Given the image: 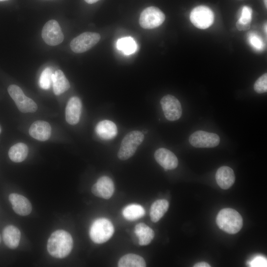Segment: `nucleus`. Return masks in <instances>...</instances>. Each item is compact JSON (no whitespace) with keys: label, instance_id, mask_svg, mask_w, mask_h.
<instances>
[{"label":"nucleus","instance_id":"nucleus-1","mask_svg":"<svg viewBox=\"0 0 267 267\" xmlns=\"http://www.w3.org/2000/svg\"><path fill=\"white\" fill-rule=\"evenodd\" d=\"M73 241L71 234L64 230H57L49 237L47 249L49 254L56 258H64L71 252Z\"/></svg>","mask_w":267,"mask_h":267},{"label":"nucleus","instance_id":"nucleus-2","mask_svg":"<svg viewBox=\"0 0 267 267\" xmlns=\"http://www.w3.org/2000/svg\"><path fill=\"white\" fill-rule=\"evenodd\" d=\"M216 222L218 227L229 234L238 232L243 225V219L240 214L231 208H224L218 214Z\"/></svg>","mask_w":267,"mask_h":267},{"label":"nucleus","instance_id":"nucleus-3","mask_svg":"<svg viewBox=\"0 0 267 267\" xmlns=\"http://www.w3.org/2000/svg\"><path fill=\"white\" fill-rule=\"evenodd\" d=\"M114 227L107 219L101 218L95 220L91 224L89 235L91 240L97 244L107 241L113 235Z\"/></svg>","mask_w":267,"mask_h":267},{"label":"nucleus","instance_id":"nucleus-4","mask_svg":"<svg viewBox=\"0 0 267 267\" xmlns=\"http://www.w3.org/2000/svg\"><path fill=\"white\" fill-rule=\"evenodd\" d=\"M144 138L143 133L133 131L123 138L118 152V157L121 160H126L131 157L135 152L138 146Z\"/></svg>","mask_w":267,"mask_h":267},{"label":"nucleus","instance_id":"nucleus-5","mask_svg":"<svg viewBox=\"0 0 267 267\" xmlns=\"http://www.w3.org/2000/svg\"><path fill=\"white\" fill-rule=\"evenodd\" d=\"M7 90L21 112L34 113L37 110V104L31 98L26 96L18 86L11 85L8 87Z\"/></svg>","mask_w":267,"mask_h":267},{"label":"nucleus","instance_id":"nucleus-6","mask_svg":"<svg viewBox=\"0 0 267 267\" xmlns=\"http://www.w3.org/2000/svg\"><path fill=\"white\" fill-rule=\"evenodd\" d=\"M165 20L164 13L159 8L151 6L141 12L139 23L144 29H151L160 26Z\"/></svg>","mask_w":267,"mask_h":267},{"label":"nucleus","instance_id":"nucleus-7","mask_svg":"<svg viewBox=\"0 0 267 267\" xmlns=\"http://www.w3.org/2000/svg\"><path fill=\"white\" fill-rule=\"evenodd\" d=\"M189 17L193 25L200 29L208 28L214 21L213 11L205 5H199L194 8L190 12Z\"/></svg>","mask_w":267,"mask_h":267},{"label":"nucleus","instance_id":"nucleus-8","mask_svg":"<svg viewBox=\"0 0 267 267\" xmlns=\"http://www.w3.org/2000/svg\"><path fill=\"white\" fill-rule=\"evenodd\" d=\"M100 38V35L98 33L85 32L74 38L70 43V46L73 52L77 53H83L93 47Z\"/></svg>","mask_w":267,"mask_h":267},{"label":"nucleus","instance_id":"nucleus-9","mask_svg":"<svg viewBox=\"0 0 267 267\" xmlns=\"http://www.w3.org/2000/svg\"><path fill=\"white\" fill-rule=\"evenodd\" d=\"M42 37L44 42L49 45L54 46L61 43L64 35L58 22L55 20L47 21L44 26Z\"/></svg>","mask_w":267,"mask_h":267},{"label":"nucleus","instance_id":"nucleus-10","mask_svg":"<svg viewBox=\"0 0 267 267\" xmlns=\"http://www.w3.org/2000/svg\"><path fill=\"white\" fill-rule=\"evenodd\" d=\"M189 141L195 147L211 148L218 145L220 138L216 134L197 131L190 135Z\"/></svg>","mask_w":267,"mask_h":267},{"label":"nucleus","instance_id":"nucleus-11","mask_svg":"<svg viewBox=\"0 0 267 267\" xmlns=\"http://www.w3.org/2000/svg\"><path fill=\"white\" fill-rule=\"evenodd\" d=\"M160 103L167 120L174 121L180 118L182 114L181 104L175 96L167 94L161 98Z\"/></svg>","mask_w":267,"mask_h":267},{"label":"nucleus","instance_id":"nucleus-12","mask_svg":"<svg viewBox=\"0 0 267 267\" xmlns=\"http://www.w3.org/2000/svg\"><path fill=\"white\" fill-rule=\"evenodd\" d=\"M114 189V184L111 178L102 176L93 185L91 192L96 196L108 199L112 196Z\"/></svg>","mask_w":267,"mask_h":267},{"label":"nucleus","instance_id":"nucleus-13","mask_svg":"<svg viewBox=\"0 0 267 267\" xmlns=\"http://www.w3.org/2000/svg\"><path fill=\"white\" fill-rule=\"evenodd\" d=\"M154 158L165 171L174 169L178 165L177 156L172 151L165 148L156 150L154 153Z\"/></svg>","mask_w":267,"mask_h":267},{"label":"nucleus","instance_id":"nucleus-14","mask_svg":"<svg viewBox=\"0 0 267 267\" xmlns=\"http://www.w3.org/2000/svg\"><path fill=\"white\" fill-rule=\"evenodd\" d=\"M82 102L77 96H73L69 100L65 109V119L72 125L77 124L81 114Z\"/></svg>","mask_w":267,"mask_h":267},{"label":"nucleus","instance_id":"nucleus-15","mask_svg":"<svg viewBox=\"0 0 267 267\" xmlns=\"http://www.w3.org/2000/svg\"><path fill=\"white\" fill-rule=\"evenodd\" d=\"M9 200L14 211L19 215L25 216L29 215L32 210V205L29 200L24 196L11 193L9 195Z\"/></svg>","mask_w":267,"mask_h":267},{"label":"nucleus","instance_id":"nucleus-16","mask_svg":"<svg viewBox=\"0 0 267 267\" xmlns=\"http://www.w3.org/2000/svg\"><path fill=\"white\" fill-rule=\"evenodd\" d=\"M29 132L32 137L43 141L49 138L51 128L48 122L44 121H37L31 125Z\"/></svg>","mask_w":267,"mask_h":267},{"label":"nucleus","instance_id":"nucleus-17","mask_svg":"<svg viewBox=\"0 0 267 267\" xmlns=\"http://www.w3.org/2000/svg\"><path fill=\"white\" fill-rule=\"evenodd\" d=\"M235 179L233 170L228 166L220 167L216 174L217 183L223 189L229 188L234 183Z\"/></svg>","mask_w":267,"mask_h":267},{"label":"nucleus","instance_id":"nucleus-18","mask_svg":"<svg viewBox=\"0 0 267 267\" xmlns=\"http://www.w3.org/2000/svg\"><path fill=\"white\" fill-rule=\"evenodd\" d=\"M21 238L19 229L12 225L4 227L2 232V239L5 245L10 249H15L18 246Z\"/></svg>","mask_w":267,"mask_h":267},{"label":"nucleus","instance_id":"nucleus-19","mask_svg":"<svg viewBox=\"0 0 267 267\" xmlns=\"http://www.w3.org/2000/svg\"><path fill=\"white\" fill-rule=\"evenodd\" d=\"M95 132L101 138L111 139L116 136L118 130L114 123L110 120H105L97 124Z\"/></svg>","mask_w":267,"mask_h":267},{"label":"nucleus","instance_id":"nucleus-20","mask_svg":"<svg viewBox=\"0 0 267 267\" xmlns=\"http://www.w3.org/2000/svg\"><path fill=\"white\" fill-rule=\"evenodd\" d=\"M134 233L138 238L140 245H147L150 243L154 237L152 228L144 223H139L134 227Z\"/></svg>","mask_w":267,"mask_h":267},{"label":"nucleus","instance_id":"nucleus-21","mask_svg":"<svg viewBox=\"0 0 267 267\" xmlns=\"http://www.w3.org/2000/svg\"><path fill=\"white\" fill-rule=\"evenodd\" d=\"M169 207V203L166 199H158L151 206L150 217L152 222H158L166 213Z\"/></svg>","mask_w":267,"mask_h":267},{"label":"nucleus","instance_id":"nucleus-22","mask_svg":"<svg viewBox=\"0 0 267 267\" xmlns=\"http://www.w3.org/2000/svg\"><path fill=\"white\" fill-rule=\"evenodd\" d=\"M53 92L59 95L67 90L70 87V83L60 70H56L52 77Z\"/></svg>","mask_w":267,"mask_h":267},{"label":"nucleus","instance_id":"nucleus-23","mask_svg":"<svg viewBox=\"0 0 267 267\" xmlns=\"http://www.w3.org/2000/svg\"><path fill=\"white\" fill-rule=\"evenodd\" d=\"M28 150V147L26 144L19 142L10 147L8 151V156L13 162H21L26 158Z\"/></svg>","mask_w":267,"mask_h":267},{"label":"nucleus","instance_id":"nucleus-24","mask_svg":"<svg viewBox=\"0 0 267 267\" xmlns=\"http://www.w3.org/2000/svg\"><path fill=\"white\" fill-rule=\"evenodd\" d=\"M119 267H144L146 263L144 259L135 254H128L122 257L119 260Z\"/></svg>","mask_w":267,"mask_h":267},{"label":"nucleus","instance_id":"nucleus-25","mask_svg":"<svg viewBox=\"0 0 267 267\" xmlns=\"http://www.w3.org/2000/svg\"><path fill=\"white\" fill-rule=\"evenodd\" d=\"M145 210L143 207L138 204H132L125 207L122 214L125 219L128 221H133L140 219L145 215Z\"/></svg>","mask_w":267,"mask_h":267},{"label":"nucleus","instance_id":"nucleus-26","mask_svg":"<svg viewBox=\"0 0 267 267\" xmlns=\"http://www.w3.org/2000/svg\"><path fill=\"white\" fill-rule=\"evenodd\" d=\"M117 46L126 54H131L135 52L137 45L134 40L131 37H124L118 40Z\"/></svg>","mask_w":267,"mask_h":267},{"label":"nucleus","instance_id":"nucleus-27","mask_svg":"<svg viewBox=\"0 0 267 267\" xmlns=\"http://www.w3.org/2000/svg\"><path fill=\"white\" fill-rule=\"evenodd\" d=\"M53 74L50 68H46L42 73L40 78V87L44 89H48L52 82Z\"/></svg>","mask_w":267,"mask_h":267},{"label":"nucleus","instance_id":"nucleus-28","mask_svg":"<svg viewBox=\"0 0 267 267\" xmlns=\"http://www.w3.org/2000/svg\"><path fill=\"white\" fill-rule=\"evenodd\" d=\"M248 41L250 44L256 50L261 51L264 49L265 44L262 38L257 34L252 32L248 35Z\"/></svg>","mask_w":267,"mask_h":267},{"label":"nucleus","instance_id":"nucleus-29","mask_svg":"<svg viewBox=\"0 0 267 267\" xmlns=\"http://www.w3.org/2000/svg\"><path fill=\"white\" fill-rule=\"evenodd\" d=\"M255 91L258 93H263L267 91V74L265 73L255 82L254 85Z\"/></svg>","mask_w":267,"mask_h":267},{"label":"nucleus","instance_id":"nucleus-30","mask_svg":"<svg viewBox=\"0 0 267 267\" xmlns=\"http://www.w3.org/2000/svg\"><path fill=\"white\" fill-rule=\"evenodd\" d=\"M252 9L248 6L242 7L241 15L238 21L244 24H250L252 18Z\"/></svg>","mask_w":267,"mask_h":267},{"label":"nucleus","instance_id":"nucleus-31","mask_svg":"<svg viewBox=\"0 0 267 267\" xmlns=\"http://www.w3.org/2000/svg\"><path fill=\"white\" fill-rule=\"evenodd\" d=\"M236 26L239 31H245L250 28V24H244L237 21Z\"/></svg>","mask_w":267,"mask_h":267},{"label":"nucleus","instance_id":"nucleus-32","mask_svg":"<svg viewBox=\"0 0 267 267\" xmlns=\"http://www.w3.org/2000/svg\"><path fill=\"white\" fill-rule=\"evenodd\" d=\"M263 260L262 258H256L255 260V261H254V264L255 265L254 267H261V266H263L262 265H265V261H262Z\"/></svg>","mask_w":267,"mask_h":267},{"label":"nucleus","instance_id":"nucleus-33","mask_svg":"<svg viewBox=\"0 0 267 267\" xmlns=\"http://www.w3.org/2000/svg\"><path fill=\"white\" fill-rule=\"evenodd\" d=\"M194 267H210L211 266L205 262H201L195 264Z\"/></svg>","mask_w":267,"mask_h":267},{"label":"nucleus","instance_id":"nucleus-34","mask_svg":"<svg viewBox=\"0 0 267 267\" xmlns=\"http://www.w3.org/2000/svg\"><path fill=\"white\" fill-rule=\"evenodd\" d=\"M100 0H85V1L89 3V4H92V3H95L96 2H97L98 1H99Z\"/></svg>","mask_w":267,"mask_h":267},{"label":"nucleus","instance_id":"nucleus-35","mask_svg":"<svg viewBox=\"0 0 267 267\" xmlns=\"http://www.w3.org/2000/svg\"><path fill=\"white\" fill-rule=\"evenodd\" d=\"M265 31L266 32V34H267V24L265 25Z\"/></svg>","mask_w":267,"mask_h":267},{"label":"nucleus","instance_id":"nucleus-36","mask_svg":"<svg viewBox=\"0 0 267 267\" xmlns=\"http://www.w3.org/2000/svg\"><path fill=\"white\" fill-rule=\"evenodd\" d=\"M264 0V3H265V5L266 6V7H267V0Z\"/></svg>","mask_w":267,"mask_h":267},{"label":"nucleus","instance_id":"nucleus-37","mask_svg":"<svg viewBox=\"0 0 267 267\" xmlns=\"http://www.w3.org/2000/svg\"><path fill=\"white\" fill-rule=\"evenodd\" d=\"M1 236H0V242H1Z\"/></svg>","mask_w":267,"mask_h":267},{"label":"nucleus","instance_id":"nucleus-38","mask_svg":"<svg viewBox=\"0 0 267 267\" xmlns=\"http://www.w3.org/2000/svg\"><path fill=\"white\" fill-rule=\"evenodd\" d=\"M5 0H0V1H5Z\"/></svg>","mask_w":267,"mask_h":267},{"label":"nucleus","instance_id":"nucleus-39","mask_svg":"<svg viewBox=\"0 0 267 267\" xmlns=\"http://www.w3.org/2000/svg\"></svg>","mask_w":267,"mask_h":267}]
</instances>
